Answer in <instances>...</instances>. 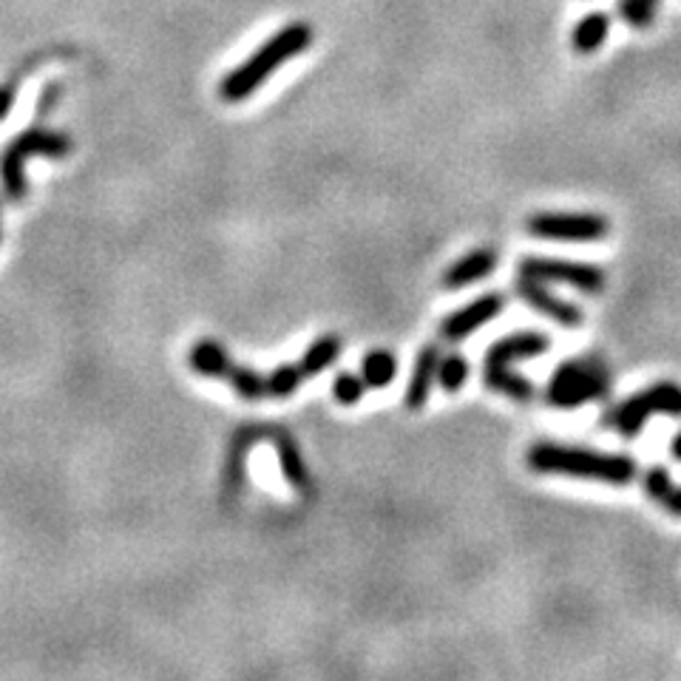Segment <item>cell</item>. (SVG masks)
<instances>
[{
	"label": "cell",
	"instance_id": "cell-6",
	"mask_svg": "<svg viewBox=\"0 0 681 681\" xmlns=\"http://www.w3.org/2000/svg\"><path fill=\"white\" fill-rule=\"evenodd\" d=\"M74 142H71L66 134L60 131H49V128H28V131L18 134V137L3 148L0 153V182H3V191L12 203H21L26 199L28 185H26V174H23V165H26L28 157L35 153H43V157H66L71 153Z\"/></svg>",
	"mask_w": 681,
	"mask_h": 681
},
{
	"label": "cell",
	"instance_id": "cell-4",
	"mask_svg": "<svg viewBox=\"0 0 681 681\" xmlns=\"http://www.w3.org/2000/svg\"><path fill=\"white\" fill-rule=\"evenodd\" d=\"M611 390L613 378L605 361L597 355H582V358L563 361L551 372L549 383H545V404L570 412L585 404L605 401Z\"/></svg>",
	"mask_w": 681,
	"mask_h": 681
},
{
	"label": "cell",
	"instance_id": "cell-14",
	"mask_svg": "<svg viewBox=\"0 0 681 681\" xmlns=\"http://www.w3.org/2000/svg\"><path fill=\"white\" fill-rule=\"evenodd\" d=\"M608 32H611L608 12H588L570 32V46L577 55H597L602 43L608 41Z\"/></svg>",
	"mask_w": 681,
	"mask_h": 681
},
{
	"label": "cell",
	"instance_id": "cell-22",
	"mask_svg": "<svg viewBox=\"0 0 681 681\" xmlns=\"http://www.w3.org/2000/svg\"><path fill=\"white\" fill-rule=\"evenodd\" d=\"M642 486H645V494L650 497L654 503H665L670 497V492H673V477H670V472L665 466H650L645 472V477H642Z\"/></svg>",
	"mask_w": 681,
	"mask_h": 681
},
{
	"label": "cell",
	"instance_id": "cell-15",
	"mask_svg": "<svg viewBox=\"0 0 681 681\" xmlns=\"http://www.w3.org/2000/svg\"><path fill=\"white\" fill-rule=\"evenodd\" d=\"M270 438L276 440L278 463H281V472H285L287 483L296 488H307V483H310L307 477H310V474H307V466H304V460H301V452H299V446H296V440H290L285 431H278V429L270 431Z\"/></svg>",
	"mask_w": 681,
	"mask_h": 681
},
{
	"label": "cell",
	"instance_id": "cell-2",
	"mask_svg": "<svg viewBox=\"0 0 681 681\" xmlns=\"http://www.w3.org/2000/svg\"><path fill=\"white\" fill-rule=\"evenodd\" d=\"M310 43H313V28L307 26V23H290V26H285L270 41L262 43L256 55L247 57L244 64H239L236 69L224 77L222 83H219V97L224 103H242V100H247L287 60L304 55L310 49Z\"/></svg>",
	"mask_w": 681,
	"mask_h": 681
},
{
	"label": "cell",
	"instance_id": "cell-9",
	"mask_svg": "<svg viewBox=\"0 0 681 681\" xmlns=\"http://www.w3.org/2000/svg\"><path fill=\"white\" fill-rule=\"evenodd\" d=\"M515 290H517V296H520V299L531 307V310L543 313L545 319H551L554 324H559V327H568V330L582 327V321H585L582 307L563 299V296H556V292L551 290L545 281H540V278L522 276L520 273L515 281Z\"/></svg>",
	"mask_w": 681,
	"mask_h": 681
},
{
	"label": "cell",
	"instance_id": "cell-21",
	"mask_svg": "<svg viewBox=\"0 0 681 681\" xmlns=\"http://www.w3.org/2000/svg\"><path fill=\"white\" fill-rule=\"evenodd\" d=\"M661 0H619V14L631 28H650Z\"/></svg>",
	"mask_w": 681,
	"mask_h": 681
},
{
	"label": "cell",
	"instance_id": "cell-8",
	"mask_svg": "<svg viewBox=\"0 0 681 681\" xmlns=\"http://www.w3.org/2000/svg\"><path fill=\"white\" fill-rule=\"evenodd\" d=\"M517 273L531 278H540L545 285H568L585 296H597L605 290V270L588 262H570V258H543L526 256L517 265Z\"/></svg>",
	"mask_w": 681,
	"mask_h": 681
},
{
	"label": "cell",
	"instance_id": "cell-24",
	"mask_svg": "<svg viewBox=\"0 0 681 681\" xmlns=\"http://www.w3.org/2000/svg\"><path fill=\"white\" fill-rule=\"evenodd\" d=\"M12 103H14V83H7L0 89V123L9 117L12 112Z\"/></svg>",
	"mask_w": 681,
	"mask_h": 681
},
{
	"label": "cell",
	"instance_id": "cell-3",
	"mask_svg": "<svg viewBox=\"0 0 681 681\" xmlns=\"http://www.w3.org/2000/svg\"><path fill=\"white\" fill-rule=\"evenodd\" d=\"M551 349V338L536 330H522V333H511L506 338L494 340L488 347L486 358H483V383L497 395H506L517 404H529L534 401L536 386L526 376L515 372L511 363L526 361V358H536Z\"/></svg>",
	"mask_w": 681,
	"mask_h": 681
},
{
	"label": "cell",
	"instance_id": "cell-17",
	"mask_svg": "<svg viewBox=\"0 0 681 681\" xmlns=\"http://www.w3.org/2000/svg\"><path fill=\"white\" fill-rule=\"evenodd\" d=\"M338 355H340V340L335 338V335H324V338L313 340V344L307 347V353H304V358L299 361V367L307 378L321 376V372H324V369H327L330 363L338 358Z\"/></svg>",
	"mask_w": 681,
	"mask_h": 681
},
{
	"label": "cell",
	"instance_id": "cell-11",
	"mask_svg": "<svg viewBox=\"0 0 681 681\" xmlns=\"http://www.w3.org/2000/svg\"><path fill=\"white\" fill-rule=\"evenodd\" d=\"M497 262H500V256L492 247H480V251L466 253L454 265L446 267L443 276H440V287H446V290H460V287H469L474 281H483V278L492 276Z\"/></svg>",
	"mask_w": 681,
	"mask_h": 681
},
{
	"label": "cell",
	"instance_id": "cell-25",
	"mask_svg": "<svg viewBox=\"0 0 681 681\" xmlns=\"http://www.w3.org/2000/svg\"><path fill=\"white\" fill-rule=\"evenodd\" d=\"M661 506L668 508L670 515L673 517H681V486L679 488H673V492H670V497L665 503H661Z\"/></svg>",
	"mask_w": 681,
	"mask_h": 681
},
{
	"label": "cell",
	"instance_id": "cell-13",
	"mask_svg": "<svg viewBox=\"0 0 681 681\" xmlns=\"http://www.w3.org/2000/svg\"><path fill=\"white\" fill-rule=\"evenodd\" d=\"M188 361H191V369H194L196 376L222 378V381H228L230 369L236 367V363L230 361L228 349H224L222 344L210 340V338L196 340L194 349H191V355H188Z\"/></svg>",
	"mask_w": 681,
	"mask_h": 681
},
{
	"label": "cell",
	"instance_id": "cell-26",
	"mask_svg": "<svg viewBox=\"0 0 681 681\" xmlns=\"http://www.w3.org/2000/svg\"><path fill=\"white\" fill-rule=\"evenodd\" d=\"M670 458L681 463V431H676V438L670 440Z\"/></svg>",
	"mask_w": 681,
	"mask_h": 681
},
{
	"label": "cell",
	"instance_id": "cell-12",
	"mask_svg": "<svg viewBox=\"0 0 681 681\" xmlns=\"http://www.w3.org/2000/svg\"><path fill=\"white\" fill-rule=\"evenodd\" d=\"M438 363H440V347L429 344V347L420 349V355H417V361H415V369H412L409 386H406V395H404V404L409 406L412 412L424 409L426 401H429L431 383L438 381Z\"/></svg>",
	"mask_w": 681,
	"mask_h": 681
},
{
	"label": "cell",
	"instance_id": "cell-5",
	"mask_svg": "<svg viewBox=\"0 0 681 681\" xmlns=\"http://www.w3.org/2000/svg\"><path fill=\"white\" fill-rule=\"evenodd\" d=\"M654 415L681 417V383L676 381H656L647 390L625 397L622 404L611 406L602 415V424L613 429L619 438L636 440L645 429V424Z\"/></svg>",
	"mask_w": 681,
	"mask_h": 681
},
{
	"label": "cell",
	"instance_id": "cell-18",
	"mask_svg": "<svg viewBox=\"0 0 681 681\" xmlns=\"http://www.w3.org/2000/svg\"><path fill=\"white\" fill-rule=\"evenodd\" d=\"M469 378V361L463 358L460 353H452V355H440V363H438V383H440V390L449 392V395H454V392L463 390V383H466Z\"/></svg>",
	"mask_w": 681,
	"mask_h": 681
},
{
	"label": "cell",
	"instance_id": "cell-20",
	"mask_svg": "<svg viewBox=\"0 0 681 681\" xmlns=\"http://www.w3.org/2000/svg\"><path fill=\"white\" fill-rule=\"evenodd\" d=\"M230 386L236 390L239 397L244 401H258V397L267 395V378L258 376L256 369H244V367H233L228 376Z\"/></svg>",
	"mask_w": 681,
	"mask_h": 681
},
{
	"label": "cell",
	"instance_id": "cell-19",
	"mask_svg": "<svg viewBox=\"0 0 681 681\" xmlns=\"http://www.w3.org/2000/svg\"><path fill=\"white\" fill-rule=\"evenodd\" d=\"M304 372H301L299 363H281V367L273 369V376L267 378V395L273 397H290L299 392V386L304 383Z\"/></svg>",
	"mask_w": 681,
	"mask_h": 681
},
{
	"label": "cell",
	"instance_id": "cell-16",
	"mask_svg": "<svg viewBox=\"0 0 681 681\" xmlns=\"http://www.w3.org/2000/svg\"><path fill=\"white\" fill-rule=\"evenodd\" d=\"M397 376V358L386 349H372L369 355H363L361 361V378L367 383V390H383L390 386Z\"/></svg>",
	"mask_w": 681,
	"mask_h": 681
},
{
	"label": "cell",
	"instance_id": "cell-7",
	"mask_svg": "<svg viewBox=\"0 0 681 681\" xmlns=\"http://www.w3.org/2000/svg\"><path fill=\"white\" fill-rule=\"evenodd\" d=\"M526 230L534 239L549 242H599L611 233V222L602 213H531L526 219Z\"/></svg>",
	"mask_w": 681,
	"mask_h": 681
},
{
	"label": "cell",
	"instance_id": "cell-10",
	"mask_svg": "<svg viewBox=\"0 0 681 681\" xmlns=\"http://www.w3.org/2000/svg\"><path fill=\"white\" fill-rule=\"evenodd\" d=\"M503 310H506V296L503 292H486V296H480V299L469 301L466 307H460V310L446 315L440 321V338L452 340V344L469 338L480 327H486L488 321L497 319Z\"/></svg>",
	"mask_w": 681,
	"mask_h": 681
},
{
	"label": "cell",
	"instance_id": "cell-23",
	"mask_svg": "<svg viewBox=\"0 0 681 681\" xmlns=\"http://www.w3.org/2000/svg\"><path fill=\"white\" fill-rule=\"evenodd\" d=\"M367 392V383L361 376H353V372H340L333 381V395L340 406H355Z\"/></svg>",
	"mask_w": 681,
	"mask_h": 681
},
{
	"label": "cell",
	"instance_id": "cell-1",
	"mask_svg": "<svg viewBox=\"0 0 681 681\" xmlns=\"http://www.w3.org/2000/svg\"><path fill=\"white\" fill-rule=\"evenodd\" d=\"M526 463L536 474H563V477L593 480L605 486H631L639 477V463L631 454L599 452L588 446L554 443V440H540L531 446Z\"/></svg>",
	"mask_w": 681,
	"mask_h": 681
}]
</instances>
